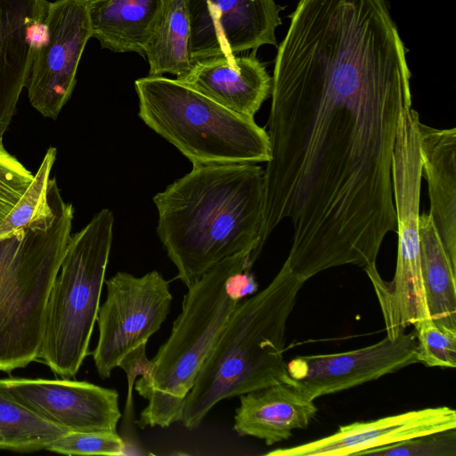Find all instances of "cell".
Here are the masks:
<instances>
[{
    "label": "cell",
    "instance_id": "3",
    "mask_svg": "<svg viewBox=\"0 0 456 456\" xmlns=\"http://www.w3.org/2000/svg\"><path fill=\"white\" fill-rule=\"evenodd\" d=\"M248 254L228 257L190 286L169 338L151 360L149 379L135 383L148 400L137 425L167 428L181 421L184 400L237 304L255 294L258 284Z\"/></svg>",
    "mask_w": 456,
    "mask_h": 456
},
{
    "label": "cell",
    "instance_id": "24",
    "mask_svg": "<svg viewBox=\"0 0 456 456\" xmlns=\"http://www.w3.org/2000/svg\"><path fill=\"white\" fill-rule=\"evenodd\" d=\"M47 451L66 455H123L126 444L117 431L69 432L53 441Z\"/></svg>",
    "mask_w": 456,
    "mask_h": 456
},
{
    "label": "cell",
    "instance_id": "13",
    "mask_svg": "<svg viewBox=\"0 0 456 456\" xmlns=\"http://www.w3.org/2000/svg\"><path fill=\"white\" fill-rule=\"evenodd\" d=\"M456 428V411L448 406L429 407L341 426L332 435L293 447L279 448L272 456H346L415 436Z\"/></svg>",
    "mask_w": 456,
    "mask_h": 456
},
{
    "label": "cell",
    "instance_id": "15",
    "mask_svg": "<svg viewBox=\"0 0 456 456\" xmlns=\"http://www.w3.org/2000/svg\"><path fill=\"white\" fill-rule=\"evenodd\" d=\"M175 79L229 110L252 118L272 89V77L254 54L199 60L186 75Z\"/></svg>",
    "mask_w": 456,
    "mask_h": 456
},
{
    "label": "cell",
    "instance_id": "20",
    "mask_svg": "<svg viewBox=\"0 0 456 456\" xmlns=\"http://www.w3.org/2000/svg\"><path fill=\"white\" fill-rule=\"evenodd\" d=\"M149 76L166 73L176 78L192 66L190 58V22L183 0H167L146 46Z\"/></svg>",
    "mask_w": 456,
    "mask_h": 456
},
{
    "label": "cell",
    "instance_id": "16",
    "mask_svg": "<svg viewBox=\"0 0 456 456\" xmlns=\"http://www.w3.org/2000/svg\"><path fill=\"white\" fill-rule=\"evenodd\" d=\"M314 400L292 386L280 383L240 395L233 429L272 445L305 429L317 413Z\"/></svg>",
    "mask_w": 456,
    "mask_h": 456
},
{
    "label": "cell",
    "instance_id": "22",
    "mask_svg": "<svg viewBox=\"0 0 456 456\" xmlns=\"http://www.w3.org/2000/svg\"><path fill=\"white\" fill-rule=\"evenodd\" d=\"M56 153L53 147L46 151L26 192L0 226V239L26 227L47 208V189Z\"/></svg>",
    "mask_w": 456,
    "mask_h": 456
},
{
    "label": "cell",
    "instance_id": "18",
    "mask_svg": "<svg viewBox=\"0 0 456 456\" xmlns=\"http://www.w3.org/2000/svg\"><path fill=\"white\" fill-rule=\"evenodd\" d=\"M167 0H89L92 37L102 48L144 56Z\"/></svg>",
    "mask_w": 456,
    "mask_h": 456
},
{
    "label": "cell",
    "instance_id": "17",
    "mask_svg": "<svg viewBox=\"0 0 456 456\" xmlns=\"http://www.w3.org/2000/svg\"><path fill=\"white\" fill-rule=\"evenodd\" d=\"M422 177L441 240L456 264V128L438 129L419 121Z\"/></svg>",
    "mask_w": 456,
    "mask_h": 456
},
{
    "label": "cell",
    "instance_id": "25",
    "mask_svg": "<svg viewBox=\"0 0 456 456\" xmlns=\"http://www.w3.org/2000/svg\"><path fill=\"white\" fill-rule=\"evenodd\" d=\"M360 455L456 456V428L415 436L366 450Z\"/></svg>",
    "mask_w": 456,
    "mask_h": 456
},
{
    "label": "cell",
    "instance_id": "2",
    "mask_svg": "<svg viewBox=\"0 0 456 456\" xmlns=\"http://www.w3.org/2000/svg\"><path fill=\"white\" fill-rule=\"evenodd\" d=\"M304 283L282 265L264 289L237 304L184 400L181 422L187 429L199 428L224 399L289 384L286 325Z\"/></svg>",
    "mask_w": 456,
    "mask_h": 456
},
{
    "label": "cell",
    "instance_id": "5",
    "mask_svg": "<svg viewBox=\"0 0 456 456\" xmlns=\"http://www.w3.org/2000/svg\"><path fill=\"white\" fill-rule=\"evenodd\" d=\"M134 88L140 118L192 167L270 160L268 134L254 118L229 110L175 78L148 76L136 79Z\"/></svg>",
    "mask_w": 456,
    "mask_h": 456
},
{
    "label": "cell",
    "instance_id": "12",
    "mask_svg": "<svg viewBox=\"0 0 456 456\" xmlns=\"http://www.w3.org/2000/svg\"><path fill=\"white\" fill-rule=\"evenodd\" d=\"M17 402L72 432L117 431L121 418L118 394L87 381L69 379H0Z\"/></svg>",
    "mask_w": 456,
    "mask_h": 456
},
{
    "label": "cell",
    "instance_id": "23",
    "mask_svg": "<svg viewBox=\"0 0 456 456\" xmlns=\"http://www.w3.org/2000/svg\"><path fill=\"white\" fill-rule=\"evenodd\" d=\"M418 362L428 367H456V329L436 323L430 317L414 324Z\"/></svg>",
    "mask_w": 456,
    "mask_h": 456
},
{
    "label": "cell",
    "instance_id": "7",
    "mask_svg": "<svg viewBox=\"0 0 456 456\" xmlns=\"http://www.w3.org/2000/svg\"><path fill=\"white\" fill-rule=\"evenodd\" d=\"M419 113L406 107L399 120L392 179L396 215L397 257L392 281L370 275L382 315L398 323H411L428 312L420 265L419 217L422 179Z\"/></svg>",
    "mask_w": 456,
    "mask_h": 456
},
{
    "label": "cell",
    "instance_id": "9",
    "mask_svg": "<svg viewBox=\"0 0 456 456\" xmlns=\"http://www.w3.org/2000/svg\"><path fill=\"white\" fill-rule=\"evenodd\" d=\"M89 0L49 2L26 85L30 104L55 119L70 98L87 41L92 37Z\"/></svg>",
    "mask_w": 456,
    "mask_h": 456
},
{
    "label": "cell",
    "instance_id": "27",
    "mask_svg": "<svg viewBox=\"0 0 456 456\" xmlns=\"http://www.w3.org/2000/svg\"><path fill=\"white\" fill-rule=\"evenodd\" d=\"M146 344L143 343L127 353L119 362L118 366L124 370L128 381V392L126 403L124 421L130 420L133 415V386L137 377L149 379L152 362L146 355Z\"/></svg>",
    "mask_w": 456,
    "mask_h": 456
},
{
    "label": "cell",
    "instance_id": "21",
    "mask_svg": "<svg viewBox=\"0 0 456 456\" xmlns=\"http://www.w3.org/2000/svg\"><path fill=\"white\" fill-rule=\"evenodd\" d=\"M71 432L32 411L0 387V450L30 452Z\"/></svg>",
    "mask_w": 456,
    "mask_h": 456
},
{
    "label": "cell",
    "instance_id": "6",
    "mask_svg": "<svg viewBox=\"0 0 456 456\" xmlns=\"http://www.w3.org/2000/svg\"><path fill=\"white\" fill-rule=\"evenodd\" d=\"M113 224L112 212L103 208L71 235L53 284L39 358L61 377H75L89 354Z\"/></svg>",
    "mask_w": 456,
    "mask_h": 456
},
{
    "label": "cell",
    "instance_id": "11",
    "mask_svg": "<svg viewBox=\"0 0 456 456\" xmlns=\"http://www.w3.org/2000/svg\"><path fill=\"white\" fill-rule=\"evenodd\" d=\"M190 22L192 64L236 54L265 45H276L281 24L274 0H183Z\"/></svg>",
    "mask_w": 456,
    "mask_h": 456
},
{
    "label": "cell",
    "instance_id": "10",
    "mask_svg": "<svg viewBox=\"0 0 456 456\" xmlns=\"http://www.w3.org/2000/svg\"><path fill=\"white\" fill-rule=\"evenodd\" d=\"M414 331L359 349L328 354L299 356L287 364L289 384L315 400L417 363Z\"/></svg>",
    "mask_w": 456,
    "mask_h": 456
},
{
    "label": "cell",
    "instance_id": "26",
    "mask_svg": "<svg viewBox=\"0 0 456 456\" xmlns=\"http://www.w3.org/2000/svg\"><path fill=\"white\" fill-rule=\"evenodd\" d=\"M34 175L0 141V226L26 192Z\"/></svg>",
    "mask_w": 456,
    "mask_h": 456
},
{
    "label": "cell",
    "instance_id": "14",
    "mask_svg": "<svg viewBox=\"0 0 456 456\" xmlns=\"http://www.w3.org/2000/svg\"><path fill=\"white\" fill-rule=\"evenodd\" d=\"M47 0H0V141L26 87Z\"/></svg>",
    "mask_w": 456,
    "mask_h": 456
},
{
    "label": "cell",
    "instance_id": "1",
    "mask_svg": "<svg viewBox=\"0 0 456 456\" xmlns=\"http://www.w3.org/2000/svg\"><path fill=\"white\" fill-rule=\"evenodd\" d=\"M265 169L257 164L192 167L153 196L157 233L188 287L221 261L261 253Z\"/></svg>",
    "mask_w": 456,
    "mask_h": 456
},
{
    "label": "cell",
    "instance_id": "8",
    "mask_svg": "<svg viewBox=\"0 0 456 456\" xmlns=\"http://www.w3.org/2000/svg\"><path fill=\"white\" fill-rule=\"evenodd\" d=\"M107 296L97 315L99 338L93 359L101 379L121 359L147 343L166 321L173 300L169 282L158 271L136 277L118 272L106 280Z\"/></svg>",
    "mask_w": 456,
    "mask_h": 456
},
{
    "label": "cell",
    "instance_id": "4",
    "mask_svg": "<svg viewBox=\"0 0 456 456\" xmlns=\"http://www.w3.org/2000/svg\"><path fill=\"white\" fill-rule=\"evenodd\" d=\"M48 207L0 239V371L39 358L48 299L71 237L74 208L50 178Z\"/></svg>",
    "mask_w": 456,
    "mask_h": 456
},
{
    "label": "cell",
    "instance_id": "19",
    "mask_svg": "<svg viewBox=\"0 0 456 456\" xmlns=\"http://www.w3.org/2000/svg\"><path fill=\"white\" fill-rule=\"evenodd\" d=\"M420 265L430 318L456 329V264L450 258L429 214L419 217Z\"/></svg>",
    "mask_w": 456,
    "mask_h": 456
}]
</instances>
